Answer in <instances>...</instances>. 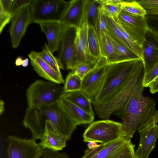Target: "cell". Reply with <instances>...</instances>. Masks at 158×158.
<instances>
[{"mask_svg":"<svg viewBox=\"0 0 158 158\" xmlns=\"http://www.w3.org/2000/svg\"><path fill=\"white\" fill-rule=\"evenodd\" d=\"M50 122L58 133L70 139L77 125L57 102L52 104L28 107L23 121L24 126L30 130L31 138L40 140L43 137L46 121Z\"/></svg>","mask_w":158,"mask_h":158,"instance_id":"cell-1","label":"cell"},{"mask_svg":"<svg viewBox=\"0 0 158 158\" xmlns=\"http://www.w3.org/2000/svg\"><path fill=\"white\" fill-rule=\"evenodd\" d=\"M144 88L143 85L136 89L116 116L122 120L123 137L131 138L140 127L145 123L156 110L155 101L143 96Z\"/></svg>","mask_w":158,"mask_h":158,"instance_id":"cell-2","label":"cell"},{"mask_svg":"<svg viewBox=\"0 0 158 158\" xmlns=\"http://www.w3.org/2000/svg\"><path fill=\"white\" fill-rule=\"evenodd\" d=\"M142 59H131L108 64L104 78L92 104H102L120 89L132 76Z\"/></svg>","mask_w":158,"mask_h":158,"instance_id":"cell-3","label":"cell"},{"mask_svg":"<svg viewBox=\"0 0 158 158\" xmlns=\"http://www.w3.org/2000/svg\"><path fill=\"white\" fill-rule=\"evenodd\" d=\"M144 74L143 63L141 59L130 79L107 102L102 104H92L98 117L108 119L112 114L116 116L135 91L143 85Z\"/></svg>","mask_w":158,"mask_h":158,"instance_id":"cell-4","label":"cell"},{"mask_svg":"<svg viewBox=\"0 0 158 158\" xmlns=\"http://www.w3.org/2000/svg\"><path fill=\"white\" fill-rule=\"evenodd\" d=\"M63 87L50 81L37 80L27 90L28 107L46 105L57 102L63 96Z\"/></svg>","mask_w":158,"mask_h":158,"instance_id":"cell-5","label":"cell"},{"mask_svg":"<svg viewBox=\"0 0 158 158\" xmlns=\"http://www.w3.org/2000/svg\"><path fill=\"white\" fill-rule=\"evenodd\" d=\"M83 141H93L102 144L108 143L123 137L121 123L109 119L92 123L85 130Z\"/></svg>","mask_w":158,"mask_h":158,"instance_id":"cell-6","label":"cell"},{"mask_svg":"<svg viewBox=\"0 0 158 158\" xmlns=\"http://www.w3.org/2000/svg\"><path fill=\"white\" fill-rule=\"evenodd\" d=\"M69 3L63 0H32L31 23L60 22Z\"/></svg>","mask_w":158,"mask_h":158,"instance_id":"cell-7","label":"cell"},{"mask_svg":"<svg viewBox=\"0 0 158 158\" xmlns=\"http://www.w3.org/2000/svg\"><path fill=\"white\" fill-rule=\"evenodd\" d=\"M76 28L63 26L56 58L60 69L73 71L77 68L75 46Z\"/></svg>","mask_w":158,"mask_h":158,"instance_id":"cell-8","label":"cell"},{"mask_svg":"<svg viewBox=\"0 0 158 158\" xmlns=\"http://www.w3.org/2000/svg\"><path fill=\"white\" fill-rule=\"evenodd\" d=\"M8 158H40L44 149L35 140L22 138L14 135L7 138Z\"/></svg>","mask_w":158,"mask_h":158,"instance_id":"cell-9","label":"cell"},{"mask_svg":"<svg viewBox=\"0 0 158 158\" xmlns=\"http://www.w3.org/2000/svg\"><path fill=\"white\" fill-rule=\"evenodd\" d=\"M108 64L106 58L101 56L94 67L83 78L81 91L91 100L99 90L103 82Z\"/></svg>","mask_w":158,"mask_h":158,"instance_id":"cell-10","label":"cell"},{"mask_svg":"<svg viewBox=\"0 0 158 158\" xmlns=\"http://www.w3.org/2000/svg\"><path fill=\"white\" fill-rule=\"evenodd\" d=\"M118 19L126 32L141 47L145 34L149 29L146 17L132 15L122 10Z\"/></svg>","mask_w":158,"mask_h":158,"instance_id":"cell-11","label":"cell"},{"mask_svg":"<svg viewBox=\"0 0 158 158\" xmlns=\"http://www.w3.org/2000/svg\"><path fill=\"white\" fill-rule=\"evenodd\" d=\"M31 16L30 4L20 9L12 16L9 31L14 48L18 47L28 26L31 23Z\"/></svg>","mask_w":158,"mask_h":158,"instance_id":"cell-12","label":"cell"},{"mask_svg":"<svg viewBox=\"0 0 158 158\" xmlns=\"http://www.w3.org/2000/svg\"><path fill=\"white\" fill-rule=\"evenodd\" d=\"M89 25L85 20L76 28L75 46L77 67L84 64H95L97 61L90 52L88 43Z\"/></svg>","mask_w":158,"mask_h":158,"instance_id":"cell-13","label":"cell"},{"mask_svg":"<svg viewBox=\"0 0 158 158\" xmlns=\"http://www.w3.org/2000/svg\"><path fill=\"white\" fill-rule=\"evenodd\" d=\"M145 73L158 62V32L148 29L141 46Z\"/></svg>","mask_w":158,"mask_h":158,"instance_id":"cell-14","label":"cell"},{"mask_svg":"<svg viewBox=\"0 0 158 158\" xmlns=\"http://www.w3.org/2000/svg\"><path fill=\"white\" fill-rule=\"evenodd\" d=\"M34 70L40 76L60 84L64 83L62 75L56 71L40 56L39 52H31L28 55Z\"/></svg>","mask_w":158,"mask_h":158,"instance_id":"cell-15","label":"cell"},{"mask_svg":"<svg viewBox=\"0 0 158 158\" xmlns=\"http://www.w3.org/2000/svg\"><path fill=\"white\" fill-rule=\"evenodd\" d=\"M69 139L67 136L57 132L51 123L47 121L44 135L39 143L44 149L59 151L65 147Z\"/></svg>","mask_w":158,"mask_h":158,"instance_id":"cell-16","label":"cell"},{"mask_svg":"<svg viewBox=\"0 0 158 158\" xmlns=\"http://www.w3.org/2000/svg\"><path fill=\"white\" fill-rule=\"evenodd\" d=\"M139 144L135 154L137 158H148L158 138V125L152 126L140 133Z\"/></svg>","mask_w":158,"mask_h":158,"instance_id":"cell-17","label":"cell"},{"mask_svg":"<svg viewBox=\"0 0 158 158\" xmlns=\"http://www.w3.org/2000/svg\"><path fill=\"white\" fill-rule=\"evenodd\" d=\"M85 0H72L70 1L69 6L60 22L64 27L77 28L79 25L83 10Z\"/></svg>","mask_w":158,"mask_h":158,"instance_id":"cell-18","label":"cell"},{"mask_svg":"<svg viewBox=\"0 0 158 158\" xmlns=\"http://www.w3.org/2000/svg\"><path fill=\"white\" fill-rule=\"evenodd\" d=\"M37 23L46 36L51 51L53 53L57 51L63 28L60 22L48 21Z\"/></svg>","mask_w":158,"mask_h":158,"instance_id":"cell-19","label":"cell"},{"mask_svg":"<svg viewBox=\"0 0 158 158\" xmlns=\"http://www.w3.org/2000/svg\"><path fill=\"white\" fill-rule=\"evenodd\" d=\"M57 102L63 108L77 125L89 124L93 122L92 115L62 96Z\"/></svg>","mask_w":158,"mask_h":158,"instance_id":"cell-20","label":"cell"},{"mask_svg":"<svg viewBox=\"0 0 158 158\" xmlns=\"http://www.w3.org/2000/svg\"><path fill=\"white\" fill-rule=\"evenodd\" d=\"M131 142V139L121 137L116 140L106 143L104 148L92 158H111L118 156Z\"/></svg>","mask_w":158,"mask_h":158,"instance_id":"cell-21","label":"cell"},{"mask_svg":"<svg viewBox=\"0 0 158 158\" xmlns=\"http://www.w3.org/2000/svg\"><path fill=\"white\" fill-rule=\"evenodd\" d=\"M62 96L87 113L94 115L91 99L81 90L64 92Z\"/></svg>","mask_w":158,"mask_h":158,"instance_id":"cell-22","label":"cell"},{"mask_svg":"<svg viewBox=\"0 0 158 158\" xmlns=\"http://www.w3.org/2000/svg\"><path fill=\"white\" fill-rule=\"evenodd\" d=\"M99 4L97 0H85L83 14L79 26L87 20L89 26L98 27Z\"/></svg>","mask_w":158,"mask_h":158,"instance_id":"cell-23","label":"cell"},{"mask_svg":"<svg viewBox=\"0 0 158 158\" xmlns=\"http://www.w3.org/2000/svg\"><path fill=\"white\" fill-rule=\"evenodd\" d=\"M98 37L101 55L106 58L108 64L118 62V57L113 45L107 32H101Z\"/></svg>","mask_w":158,"mask_h":158,"instance_id":"cell-24","label":"cell"},{"mask_svg":"<svg viewBox=\"0 0 158 158\" xmlns=\"http://www.w3.org/2000/svg\"><path fill=\"white\" fill-rule=\"evenodd\" d=\"M103 12L106 21L107 33L120 43L131 50L129 45L118 27L114 18L103 11Z\"/></svg>","mask_w":158,"mask_h":158,"instance_id":"cell-25","label":"cell"},{"mask_svg":"<svg viewBox=\"0 0 158 158\" xmlns=\"http://www.w3.org/2000/svg\"><path fill=\"white\" fill-rule=\"evenodd\" d=\"M107 34L113 45L118 57V62L141 58L134 52L120 43L108 33H107Z\"/></svg>","mask_w":158,"mask_h":158,"instance_id":"cell-26","label":"cell"},{"mask_svg":"<svg viewBox=\"0 0 158 158\" xmlns=\"http://www.w3.org/2000/svg\"><path fill=\"white\" fill-rule=\"evenodd\" d=\"M88 40L91 53L94 57L98 60L101 55L99 37L94 27H89Z\"/></svg>","mask_w":158,"mask_h":158,"instance_id":"cell-27","label":"cell"},{"mask_svg":"<svg viewBox=\"0 0 158 158\" xmlns=\"http://www.w3.org/2000/svg\"><path fill=\"white\" fill-rule=\"evenodd\" d=\"M121 5L122 10L129 15L142 17L147 15L145 10L137 1H123Z\"/></svg>","mask_w":158,"mask_h":158,"instance_id":"cell-28","label":"cell"},{"mask_svg":"<svg viewBox=\"0 0 158 158\" xmlns=\"http://www.w3.org/2000/svg\"><path fill=\"white\" fill-rule=\"evenodd\" d=\"M48 45L45 43L39 54L42 59L56 71L61 74L60 68L58 60L53 54Z\"/></svg>","mask_w":158,"mask_h":158,"instance_id":"cell-29","label":"cell"},{"mask_svg":"<svg viewBox=\"0 0 158 158\" xmlns=\"http://www.w3.org/2000/svg\"><path fill=\"white\" fill-rule=\"evenodd\" d=\"M82 80L74 74L70 72L66 77L63 89L64 92L81 90Z\"/></svg>","mask_w":158,"mask_h":158,"instance_id":"cell-30","label":"cell"},{"mask_svg":"<svg viewBox=\"0 0 158 158\" xmlns=\"http://www.w3.org/2000/svg\"><path fill=\"white\" fill-rule=\"evenodd\" d=\"M101 10L113 18H118L122 11L121 4H115L105 2L104 0H97Z\"/></svg>","mask_w":158,"mask_h":158,"instance_id":"cell-31","label":"cell"},{"mask_svg":"<svg viewBox=\"0 0 158 158\" xmlns=\"http://www.w3.org/2000/svg\"><path fill=\"white\" fill-rule=\"evenodd\" d=\"M137 1L145 10L147 15L158 16V0H141Z\"/></svg>","mask_w":158,"mask_h":158,"instance_id":"cell-32","label":"cell"},{"mask_svg":"<svg viewBox=\"0 0 158 158\" xmlns=\"http://www.w3.org/2000/svg\"><path fill=\"white\" fill-rule=\"evenodd\" d=\"M158 77V62L148 73H145L143 80L144 87H148L150 84Z\"/></svg>","mask_w":158,"mask_h":158,"instance_id":"cell-33","label":"cell"},{"mask_svg":"<svg viewBox=\"0 0 158 158\" xmlns=\"http://www.w3.org/2000/svg\"><path fill=\"white\" fill-rule=\"evenodd\" d=\"M95 64H84L78 67L74 71V74L82 80L84 77L95 66Z\"/></svg>","mask_w":158,"mask_h":158,"instance_id":"cell-34","label":"cell"},{"mask_svg":"<svg viewBox=\"0 0 158 158\" xmlns=\"http://www.w3.org/2000/svg\"><path fill=\"white\" fill-rule=\"evenodd\" d=\"M96 31L98 37L101 32H107L106 21L104 14L101 10L100 6L98 7V21L97 28Z\"/></svg>","mask_w":158,"mask_h":158,"instance_id":"cell-35","label":"cell"},{"mask_svg":"<svg viewBox=\"0 0 158 158\" xmlns=\"http://www.w3.org/2000/svg\"><path fill=\"white\" fill-rule=\"evenodd\" d=\"M32 0H12L10 11L11 16L23 7L30 5Z\"/></svg>","mask_w":158,"mask_h":158,"instance_id":"cell-36","label":"cell"},{"mask_svg":"<svg viewBox=\"0 0 158 158\" xmlns=\"http://www.w3.org/2000/svg\"><path fill=\"white\" fill-rule=\"evenodd\" d=\"M42 158H70L65 153H60L48 149H44L41 157Z\"/></svg>","mask_w":158,"mask_h":158,"instance_id":"cell-37","label":"cell"},{"mask_svg":"<svg viewBox=\"0 0 158 158\" xmlns=\"http://www.w3.org/2000/svg\"><path fill=\"white\" fill-rule=\"evenodd\" d=\"M135 145L131 142L116 158H137L135 154Z\"/></svg>","mask_w":158,"mask_h":158,"instance_id":"cell-38","label":"cell"},{"mask_svg":"<svg viewBox=\"0 0 158 158\" xmlns=\"http://www.w3.org/2000/svg\"><path fill=\"white\" fill-rule=\"evenodd\" d=\"M12 16L5 11L0 7V34L2 32L5 26L11 21Z\"/></svg>","mask_w":158,"mask_h":158,"instance_id":"cell-39","label":"cell"},{"mask_svg":"<svg viewBox=\"0 0 158 158\" xmlns=\"http://www.w3.org/2000/svg\"><path fill=\"white\" fill-rule=\"evenodd\" d=\"M158 122V110L155 111L152 116L144 124L141 125L138 131L139 133L148 128L157 124Z\"/></svg>","mask_w":158,"mask_h":158,"instance_id":"cell-40","label":"cell"},{"mask_svg":"<svg viewBox=\"0 0 158 158\" xmlns=\"http://www.w3.org/2000/svg\"><path fill=\"white\" fill-rule=\"evenodd\" d=\"M146 17L149 28L158 32V16L147 15Z\"/></svg>","mask_w":158,"mask_h":158,"instance_id":"cell-41","label":"cell"},{"mask_svg":"<svg viewBox=\"0 0 158 158\" xmlns=\"http://www.w3.org/2000/svg\"><path fill=\"white\" fill-rule=\"evenodd\" d=\"M105 145V144L101 143L97 147L93 149L88 148L84 152V156L81 158H92L97 154Z\"/></svg>","mask_w":158,"mask_h":158,"instance_id":"cell-42","label":"cell"},{"mask_svg":"<svg viewBox=\"0 0 158 158\" xmlns=\"http://www.w3.org/2000/svg\"><path fill=\"white\" fill-rule=\"evenodd\" d=\"M12 2V0H0V7L5 11L10 14Z\"/></svg>","mask_w":158,"mask_h":158,"instance_id":"cell-43","label":"cell"},{"mask_svg":"<svg viewBox=\"0 0 158 158\" xmlns=\"http://www.w3.org/2000/svg\"><path fill=\"white\" fill-rule=\"evenodd\" d=\"M148 87L152 94H154L158 92V77L150 84Z\"/></svg>","mask_w":158,"mask_h":158,"instance_id":"cell-44","label":"cell"},{"mask_svg":"<svg viewBox=\"0 0 158 158\" xmlns=\"http://www.w3.org/2000/svg\"><path fill=\"white\" fill-rule=\"evenodd\" d=\"M87 146L88 148L89 149H93L99 146L100 144H98L97 142L91 141L87 142Z\"/></svg>","mask_w":158,"mask_h":158,"instance_id":"cell-45","label":"cell"},{"mask_svg":"<svg viewBox=\"0 0 158 158\" xmlns=\"http://www.w3.org/2000/svg\"><path fill=\"white\" fill-rule=\"evenodd\" d=\"M23 59L21 56L18 57L15 60V64L16 66H20L22 65Z\"/></svg>","mask_w":158,"mask_h":158,"instance_id":"cell-46","label":"cell"},{"mask_svg":"<svg viewBox=\"0 0 158 158\" xmlns=\"http://www.w3.org/2000/svg\"><path fill=\"white\" fill-rule=\"evenodd\" d=\"M4 110V102L2 100H0V114L1 115Z\"/></svg>","mask_w":158,"mask_h":158,"instance_id":"cell-47","label":"cell"},{"mask_svg":"<svg viewBox=\"0 0 158 158\" xmlns=\"http://www.w3.org/2000/svg\"><path fill=\"white\" fill-rule=\"evenodd\" d=\"M29 59L28 58H26L23 60L22 65L24 67H27L29 64Z\"/></svg>","mask_w":158,"mask_h":158,"instance_id":"cell-48","label":"cell"},{"mask_svg":"<svg viewBox=\"0 0 158 158\" xmlns=\"http://www.w3.org/2000/svg\"><path fill=\"white\" fill-rule=\"evenodd\" d=\"M118 155L117 156H113V157H111V158H116V157H117Z\"/></svg>","mask_w":158,"mask_h":158,"instance_id":"cell-49","label":"cell"}]
</instances>
